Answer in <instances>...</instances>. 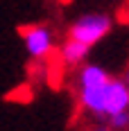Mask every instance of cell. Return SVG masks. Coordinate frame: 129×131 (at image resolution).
Returning <instances> with one entry per match:
<instances>
[{
    "instance_id": "obj_1",
    "label": "cell",
    "mask_w": 129,
    "mask_h": 131,
    "mask_svg": "<svg viewBox=\"0 0 129 131\" xmlns=\"http://www.w3.org/2000/svg\"><path fill=\"white\" fill-rule=\"evenodd\" d=\"M111 29V18L104 16V14H88L84 18H79L75 25L70 27L68 36L70 39H77L86 45H95L109 34Z\"/></svg>"
},
{
    "instance_id": "obj_2",
    "label": "cell",
    "mask_w": 129,
    "mask_h": 131,
    "mask_svg": "<svg viewBox=\"0 0 129 131\" xmlns=\"http://www.w3.org/2000/svg\"><path fill=\"white\" fill-rule=\"evenodd\" d=\"M102 97H104V115H113L122 108H129V88L122 79H106L102 86Z\"/></svg>"
},
{
    "instance_id": "obj_3",
    "label": "cell",
    "mask_w": 129,
    "mask_h": 131,
    "mask_svg": "<svg viewBox=\"0 0 129 131\" xmlns=\"http://www.w3.org/2000/svg\"><path fill=\"white\" fill-rule=\"evenodd\" d=\"M23 32V41H25V48L32 59H45L52 50V36H50V29L43 25H27L21 27Z\"/></svg>"
},
{
    "instance_id": "obj_4",
    "label": "cell",
    "mask_w": 129,
    "mask_h": 131,
    "mask_svg": "<svg viewBox=\"0 0 129 131\" xmlns=\"http://www.w3.org/2000/svg\"><path fill=\"white\" fill-rule=\"evenodd\" d=\"M91 45H86V43H82V41L77 39H68L64 43V48H61V61L68 66H79L84 59H86V54H88Z\"/></svg>"
},
{
    "instance_id": "obj_5",
    "label": "cell",
    "mask_w": 129,
    "mask_h": 131,
    "mask_svg": "<svg viewBox=\"0 0 129 131\" xmlns=\"http://www.w3.org/2000/svg\"><path fill=\"white\" fill-rule=\"evenodd\" d=\"M79 100H82V106L86 111L104 118V97H102V91L100 88H82Z\"/></svg>"
},
{
    "instance_id": "obj_6",
    "label": "cell",
    "mask_w": 129,
    "mask_h": 131,
    "mask_svg": "<svg viewBox=\"0 0 129 131\" xmlns=\"http://www.w3.org/2000/svg\"><path fill=\"white\" fill-rule=\"evenodd\" d=\"M106 79H109V75L104 72L102 68H97V66H86V68H82L79 84H82V88H100Z\"/></svg>"
},
{
    "instance_id": "obj_7",
    "label": "cell",
    "mask_w": 129,
    "mask_h": 131,
    "mask_svg": "<svg viewBox=\"0 0 129 131\" xmlns=\"http://www.w3.org/2000/svg\"><path fill=\"white\" fill-rule=\"evenodd\" d=\"M111 120V127H116V129H127L129 127V108H122V111H118L113 115H109Z\"/></svg>"
},
{
    "instance_id": "obj_8",
    "label": "cell",
    "mask_w": 129,
    "mask_h": 131,
    "mask_svg": "<svg viewBox=\"0 0 129 131\" xmlns=\"http://www.w3.org/2000/svg\"><path fill=\"white\" fill-rule=\"evenodd\" d=\"M125 84H127V88H129V72H127V77H125Z\"/></svg>"
},
{
    "instance_id": "obj_9",
    "label": "cell",
    "mask_w": 129,
    "mask_h": 131,
    "mask_svg": "<svg viewBox=\"0 0 129 131\" xmlns=\"http://www.w3.org/2000/svg\"><path fill=\"white\" fill-rule=\"evenodd\" d=\"M61 2H70V0H61Z\"/></svg>"
}]
</instances>
